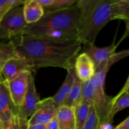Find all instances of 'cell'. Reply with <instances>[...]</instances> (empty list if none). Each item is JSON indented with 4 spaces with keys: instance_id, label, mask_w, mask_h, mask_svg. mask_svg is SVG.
Segmentation results:
<instances>
[{
    "instance_id": "cell-3",
    "label": "cell",
    "mask_w": 129,
    "mask_h": 129,
    "mask_svg": "<svg viewBox=\"0 0 129 129\" xmlns=\"http://www.w3.org/2000/svg\"><path fill=\"white\" fill-rule=\"evenodd\" d=\"M129 56L128 50L116 52L110 59L101 63L96 68L94 76L92 79L95 88L93 103L101 121V125L106 124L108 117L112 108V98L106 94L104 83L106 74L111 67L119 60Z\"/></svg>"
},
{
    "instance_id": "cell-2",
    "label": "cell",
    "mask_w": 129,
    "mask_h": 129,
    "mask_svg": "<svg viewBox=\"0 0 129 129\" xmlns=\"http://www.w3.org/2000/svg\"><path fill=\"white\" fill-rule=\"evenodd\" d=\"M115 0H78L80 10L78 40L84 45L94 44L99 33L115 20Z\"/></svg>"
},
{
    "instance_id": "cell-19",
    "label": "cell",
    "mask_w": 129,
    "mask_h": 129,
    "mask_svg": "<svg viewBox=\"0 0 129 129\" xmlns=\"http://www.w3.org/2000/svg\"><path fill=\"white\" fill-rule=\"evenodd\" d=\"M16 54L15 45L11 41L0 42V76L6 63Z\"/></svg>"
},
{
    "instance_id": "cell-28",
    "label": "cell",
    "mask_w": 129,
    "mask_h": 129,
    "mask_svg": "<svg viewBox=\"0 0 129 129\" xmlns=\"http://www.w3.org/2000/svg\"><path fill=\"white\" fill-rule=\"evenodd\" d=\"M126 31L125 34L126 35H128V34H129V21H126Z\"/></svg>"
},
{
    "instance_id": "cell-4",
    "label": "cell",
    "mask_w": 129,
    "mask_h": 129,
    "mask_svg": "<svg viewBox=\"0 0 129 129\" xmlns=\"http://www.w3.org/2000/svg\"><path fill=\"white\" fill-rule=\"evenodd\" d=\"M79 19L80 10L76 4L70 8L44 13L39 21L33 24L54 30L72 31L78 35Z\"/></svg>"
},
{
    "instance_id": "cell-16",
    "label": "cell",
    "mask_w": 129,
    "mask_h": 129,
    "mask_svg": "<svg viewBox=\"0 0 129 129\" xmlns=\"http://www.w3.org/2000/svg\"><path fill=\"white\" fill-rule=\"evenodd\" d=\"M83 84L84 83L78 79L76 74H75L73 84L63 105L75 109L80 104L82 100Z\"/></svg>"
},
{
    "instance_id": "cell-1",
    "label": "cell",
    "mask_w": 129,
    "mask_h": 129,
    "mask_svg": "<svg viewBox=\"0 0 129 129\" xmlns=\"http://www.w3.org/2000/svg\"><path fill=\"white\" fill-rule=\"evenodd\" d=\"M11 42L18 55L25 58L32 64L34 71L47 67L67 71L73 68L82 44L79 40L60 41L27 35Z\"/></svg>"
},
{
    "instance_id": "cell-22",
    "label": "cell",
    "mask_w": 129,
    "mask_h": 129,
    "mask_svg": "<svg viewBox=\"0 0 129 129\" xmlns=\"http://www.w3.org/2000/svg\"><path fill=\"white\" fill-rule=\"evenodd\" d=\"M101 126V119L95 107L94 103H93L91 105V112L88 119L86 121L82 129H100Z\"/></svg>"
},
{
    "instance_id": "cell-9",
    "label": "cell",
    "mask_w": 129,
    "mask_h": 129,
    "mask_svg": "<svg viewBox=\"0 0 129 129\" xmlns=\"http://www.w3.org/2000/svg\"><path fill=\"white\" fill-rule=\"evenodd\" d=\"M17 54V53H16ZM32 64L25 58L18 54L10 59L3 69L1 76L7 82L10 81L25 72H34Z\"/></svg>"
},
{
    "instance_id": "cell-24",
    "label": "cell",
    "mask_w": 129,
    "mask_h": 129,
    "mask_svg": "<svg viewBox=\"0 0 129 129\" xmlns=\"http://www.w3.org/2000/svg\"><path fill=\"white\" fill-rule=\"evenodd\" d=\"M128 91H129V76H128V77L127 79H126V82H125V84H124V86H123V88L121 89V90L120 91V92H119V93H118V94H116L115 96L113 97L112 107H113V105H114V103L116 102V100H117L118 99V98H120V97L121 96L122 94H123L124 93H126V92H127Z\"/></svg>"
},
{
    "instance_id": "cell-6",
    "label": "cell",
    "mask_w": 129,
    "mask_h": 129,
    "mask_svg": "<svg viewBox=\"0 0 129 129\" xmlns=\"http://www.w3.org/2000/svg\"><path fill=\"white\" fill-rule=\"evenodd\" d=\"M58 108L53 97H48L40 101L36 110L29 118V125L36 124L46 125L56 117Z\"/></svg>"
},
{
    "instance_id": "cell-17",
    "label": "cell",
    "mask_w": 129,
    "mask_h": 129,
    "mask_svg": "<svg viewBox=\"0 0 129 129\" xmlns=\"http://www.w3.org/2000/svg\"><path fill=\"white\" fill-rule=\"evenodd\" d=\"M44 8V13L70 8L75 5L78 0H39Z\"/></svg>"
},
{
    "instance_id": "cell-26",
    "label": "cell",
    "mask_w": 129,
    "mask_h": 129,
    "mask_svg": "<svg viewBox=\"0 0 129 129\" xmlns=\"http://www.w3.org/2000/svg\"><path fill=\"white\" fill-rule=\"evenodd\" d=\"M113 129H129V117Z\"/></svg>"
},
{
    "instance_id": "cell-7",
    "label": "cell",
    "mask_w": 129,
    "mask_h": 129,
    "mask_svg": "<svg viewBox=\"0 0 129 129\" xmlns=\"http://www.w3.org/2000/svg\"><path fill=\"white\" fill-rule=\"evenodd\" d=\"M18 113V108L13 101L6 81L0 76V118L6 122Z\"/></svg>"
},
{
    "instance_id": "cell-25",
    "label": "cell",
    "mask_w": 129,
    "mask_h": 129,
    "mask_svg": "<svg viewBox=\"0 0 129 129\" xmlns=\"http://www.w3.org/2000/svg\"><path fill=\"white\" fill-rule=\"evenodd\" d=\"M46 129H59V125L56 117L46 124Z\"/></svg>"
},
{
    "instance_id": "cell-27",
    "label": "cell",
    "mask_w": 129,
    "mask_h": 129,
    "mask_svg": "<svg viewBox=\"0 0 129 129\" xmlns=\"http://www.w3.org/2000/svg\"><path fill=\"white\" fill-rule=\"evenodd\" d=\"M28 129H46V125L36 124L29 125Z\"/></svg>"
},
{
    "instance_id": "cell-30",
    "label": "cell",
    "mask_w": 129,
    "mask_h": 129,
    "mask_svg": "<svg viewBox=\"0 0 129 129\" xmlns=\"http://www.w3.org/2000/svg\"><path fill=\"white\" fill-rule=\"evenodd\" d=\"M126 2V3L128 4V7H129V0H125Z\"/></svg>"
},
{
    "instance_id": "cell-15",
    "label": "cell",
    "mask_w": 129,
    "mask_h": 129,
    "mask_svg": "<svg viewBox=\"0 0 129 129\" xmlns=\"http://www.w3.org/2000/svg\"><path fill=\"white\" fill-rule=\"evenodd\" d=\"M75 74V71L74 68L67 71V76L61 86L60 87L58 91L54 94V96H53V101L57 108L64 105L73 84Z\"/></svg>"
},
{
    "instance_id": "cell-21",
    "label": "cell",
    "mask_w": 129,
    "mask_h": 129,
    "mask_svg": "<svg viewBox=\"0 0 129 129\" xmlns=\"http://www.w3.org/2000/svg\"><path fill=\"white\" fill-rule=\"evenodd\" d=\"M29 126V119L22 118L16 115L4 122L3 129H28Z\"/></svg>"
},
{
    "instance_id": "cell-29",
    "label": "cell",
    "mask_w": 129,
    "mask_h": 129,
    "mask_svg": "<svg viewBox=\"0 0 129 129\" xmlns=\"http://www.w3.org/2000/svg\"><path fill=\"white\" fill-rule=\"evenodd\" d=\"M3 122L0 118V129H3Z\"/></svg>"
},
{
    "instance_id": "cell-12",
    "label": "cell",
    "mask_w": 129,
    "mask_h": 129,
    "mask_svg": "<svg viewBox=\"0 0 129 129\" xmlns=\"http://www.w3.org/2000/svg\"><path fill=\"white\" fill-rule=\"evenodd\" d=\"M74 68L77 76L83 83L92 79L96 73L94 63L91 57L84 52H81L77 57Z\"/></svg>"
},
{
    "instance_id": "cell-10",
    "label": "cell",
    "mask_w": 129,
    "mask_h": 129,
    "mask_svg": "<svg viewBox=\"0 0 129 129\" xmlns=\"http://www.w3.org/2000/svg\"><path fill=\"white\" fill-rule=\"evenodd\" d=\"M32 73L30 72H25L13 80L7 82L13 101L18 108L24 102Z\"/></svg>"
},
{
    "instance_id": "cell-11",
    "label": "cell",
    "mask_w": 129,
    "mask_h": 129,
    "mask_svg": "<svg viewBox=\"0 0 129 129\" xmlns=\"http://www.w3.org/2000/svg\"><path fill=\"white\" fill-rule=\"evenodd\" d=\"M126 35V34H125L123 37H122V39L116 44L115 42V40H114L111 45L105 47H98L94 44L85 45L82 52L87 54L91 57L94 63L95 67L96 68L99 64L110 59L113 54L116 53V50L119 44L121 43Z\"/></svg>"
},
{
    "instance_id": "cell-23",
    "label": "cell",
    "mask_w": 129,
    "mask_h": 129,
    "mask_svg": "<svg viewBox=\"0 0 129 129\" xmlns=\"http://www.w3.org/2000/svg\"><path fill=\"white\" fill-rule=\"evenodd\" d=\"M25 2L22 0H0V23L10 10L23 6Z\"/></svg>"
},
{
    "instance_id": "cell-5",
    "label": "cell",
    "mask_w": 129,
    "mask_h": 129,
    "mask_svg": "<svg viewBox=\"0 0 129 129\" xmlns=\"http://www.w3.org/2000/svg\"><path fill=\"white\" fill-rule=\"evenodd\" d=\"M27 24L24 19L23 6L10 10L0 23V41H9L24 35V29Z\"/></svg>"
},
{
    "instance_id": "cell-18",
    "label": "cell",
    "mask_w": 129,
    "mask_h": 129,
    "mask_svg": "<svg viewBox=\"0 0 129 129\" xmlns=\"http://www.w3.org/2000/svg\"><path fill=\"white\" fill-rule=\"evenodd\" d=\"M93 103L82 101L75 108L76 129H82L89 116L91 105Z\"/></svg>"
},
{
    "instance_id": "cell-20",
    "label": "cell",
    "mask_w": 129,
    "mask_h": 129,
    "mask_svg": "<svg viewBox=\"0 0 129 129\" xmlns=\"http://www.w3.org/2000/svg\"><path fill=\"white\" fill-rule=\"evenodd\" d=\"M129 107V91L124 93L121 96L116 102L114 103L110 110V113L108 117L106 124L103 126L111 125V123L113 122L114 117L118 112H120L122 110Z\"/></svg>"
},
{
    "instance_id": "cell-8",
    "label": "cell",
    "mask_w": 129,
    "mask_h": 129,
    "mask_svg": "<svg viewBox=\"0 0 129 129\" xmlns=\"http://www.w3.org/2000/svg\"><path fill=\"white\" fill-rule=\"evenodd\" d=\"M40 101V97L35 88V79L32 73L29 79L27 91L23 104L18 108V115L22 118L29 119L36 110Z\"/></svg>"
},
{
    "instance_id": "cell-13",
    "label": "cell",
    "mask_w": 129,
    "mask_h": 129,
    "mask_svg": "<svg viewBox=\"0 0 129 129\" xmlns=\"http://www.w3.org/2000/svg\"><path fill=\"white\" fill-rule=\"evenodd\" d=\"M25 21L27 25L35 23L44 15V8L39 0H25L23 5Z\"/></svg>"
},
{
    "instance_id": "cell-14",
    "label": "cell",
    "mask_w": 129,
    "mask_h": 129,
    "mask_svg": "<svg viewBox=\"0 0 129 129\" xmlns=\"http://www.w3.org/2000/svg\"><path fill=\"white\" fill-rule=\"evenodd\" d=\"M56 118L59 129H76L74 108L62 105L57 109Z\"/></svg>"
}]
</instances>
